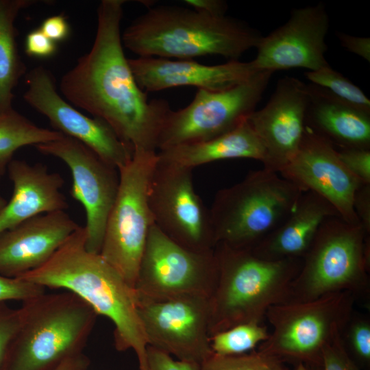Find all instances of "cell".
<instances>
[{
    "instance_id": "6da1fadb",
    "label": "cell",
    "mask_w": 370,
    "mask_h": 370,
    "mask_svg": "<svg viewBox=\"0 0 370 370\" xmlns=\"http://www.w3.org/2000/svg\"><path fill=\"white\" fill-rule=\"evenodd\" d=\"M125 2H100L92 46L63 75L60 90L72 106L106 122L134 151L157 152L159 135L171 108L165 100H149L135 80L121 38Z\"/></svg>"
},
{
    "instance_id": "7a4b0ae2",
    "label": "cell",
    "mask_w": 370,
    "mask_h": 370,
    "mask_svg": "<svg viewBox=\"0 0 370 370\" xmlns=\"http://www.w3.org/2000/svg\"><path fill=\"white\" fill-rule=\"evenodd\" d=\"M86 241V230L79 226L45 264L18 278L79 297L114 323L116 349H132L139 370H148L137 293L99 254L88 251Z\"/></svg>"
},
{
    "instance_id": "3957f363",
    "label": "cell",
    "mask_w": 370,
    "mask_h": 370,
    "mask_svg": "<svg viewBox=\"0 0 370 370\" xmlns=\"http://www.w3.org/2000/svg\"><path fill=\"white\" fill-rule=\"evenodd\" d=\"M261 37L241 20L170 5L148 8L121 34L123 47L138 57L193 60L220 56L229 61L256 48Z\"/></svg>"
},
{
    "instance_id": "277c9868",
    "label": "cell",
    "mask_w": 370,
    "mask_h": 370,
    "mask_svg": "<svg viewBox=\"0 0 370 370\" xmlns=\"http://www.w3.org/2000/svg\"><path fill=\"white\" fill-rule=\"evenodd\" d=\"M218 275L209 297L210 335L236 325L262 323L269 308L290 300L302 258L267 260L251 249L217 243Z\"/></svg>"
},
{
    "instance_id": "5b68a950",
    "label": "cell",
    "mask_w": 370,
    "mask_h": 370,
    "mask_svg": "<svg viewBox=\"0 0 370 370\" xmlns=\"http://www.w3.org/2000/svg\"><path fill=\"white\" fill-rule=\"evenodd\" d=\"M20 326L2 370H55L83 353L97 317L75 294H46L22 302Z\"/></svg>"
},
{
    "instance_id": "8992f818",
    "label": "cell",
    "mask_w": 370,
    "mask_h": 370,
    "mask_svg": "<svg viewBox=\"0 0 370 370\" xmlns=\"http://www.w3.org/2000/svg\"><path fill=\"white\" fill-rule=\"evenodd\" d=\"M302 193L276 172L251 171L214 196L209 210L216 245L253 248L286 218Z\"/></svg>"
},
{
    "instance_id": "52a82bcc",
    "label": "cell",
    "mask_w": 370,
    "mask_h": 370,
    "mask_svg": "<svg viewBox=\"0 0 370 370\" xmlns=\"http://www.w3.org/2000/svg\"><path fill=\"white\" fill-rule=\"evenodd\" d=\"M370 235L338 216L321 225L291 286L289 301L341 291L366 303L370 295Z\"/></svg>"
},
{
    "instance_id": "ba28073f",
    "label": "cell",
    "mask_w": 370,
    "mask_h": 370,
    "mask_svg": "<svg viewBox=\"0 0 370 370\" xmlns=\"http://www.w3.org/2000/svg\"><path fill=\"white\" fill-rule=\"evenodd\" d=\"M157 152L134 150L119 169V186L109 214L99 254L135 288L148 235L154 225L148 201Z\"/></svg>"
},
{
    "instance_id": "9c48e42d",
    "label": "cell",
    "mask_w": 370,
    "mask_h": 370,
    "mask_svg": "<svg viewBox=\"0 0 370 370\" xmlns=\"http://www.w3.org/2000/svg\"><path fill=\"white\" fill-rule=\"evenodd\" d=\"M349 292L328 294L308 301H288L269 308L265 318L272 327L258 350L282 359L321 363L325 346L341 334L354 312Z\"/></svg>"
},
{
    "instance_id": "30bf717a",
    "label": "cell",
    "mask_w": 370,
    "mask_h": 370,
    "mask_svg": "<svg viewBox=\"0 0 370 370\" xmlns=\"http://www.w3.org/2000/svg\"><path fill=\"white\" fill-rule=\"evenodd\" d=\"M273 73L260 71L247 81L225 90L197 89L187 106L168 113L157 151L209 140L236 129L256 110Z\"/></svg>"
},
{
    "instance_id": "8fae6325",
    "label": "cell",
    "mask_w": 370,
    "mask_h": 370,
    "mask_svg": "<svg viewBox=\"0 0 370 370\" xmlns=\"http://www.w3.org/2000/svg\"><path fill=\"white\" fill-rule=\"evenodd\" d=\"M192 169L162 161L157 156L149 186L153 223L165 236L195 251L216 246L210 210L195 192Z\"/></svg>"
},
{
    "instance_id": "7c38bea8",
    "label": "cell",
    "mask_w": 370,
    "mask_h": 370,
    "mask_svg": "<svg viewBox=\"0 0 370 370\" xmlns=\"http://www.w3.org/2000/svg\"><path fill=\"white\" fill-rule=\"evenodd\" d=\"M218 275L214 250L195 251L171 240L153 225L139 265L140 297L162 299L184 295L210 297Z\"/></svg>"
},
{
    "instance_id": "4fadbf2b",
    "label": "cell",
    "mask_w": 370,
    "mask_h": 370,
    "mask_svg": "<svg viewBox=\"0 0 370 370\" xmlns=\"http://www.w3.org/2000/svg\"><path fill=\"white\" fill-rule=\"evenodd\" d=\"M138 298L147 344L177 360L200 365L213 352L210 341L209 297L184 295Z\"/></svg>"
},
{
    "instance_id": "5bb4252c",
    "label": "cell",
    "mask_w": 370,
    "mask_h": 370,
    "mask_svg": "<svg viewBox=\"0 0 370 370\" xmlns=\"http://www.w3.org/2000/svg\"><path fill=\"white\" fill-rule=\"evenodd\" d=\"M42 154L59 158L71 171V197L86 213V247L99 254L106 222L119 186L117 168L107 163L88 147L71 137L34 146Z\"/></svg>"
},
{
    "instance_id": "9a60e30c",
    "label": "cell",
    "mask_w": 370,
    "mask_h": 370,
    "mask_svg": "<svg viewBox=\"0 0 370 370\" xmlns=\"http://www.w3.org/2000/svg\"><path fill=\"white\" fill-rule=\"evenodd\" d=\"M25 78L24 100L45 116L54 130L79 141L118 170L131 160L134 149L103 120L86 116L64 99L48 69L36 66Z\"/></svg>"
},
{
    "instance_id": "2e32d148",
    "label": "cell",
    "mask_w": 370,
    "mask_h": 370,
    "mask_svg": "<svg viewBox=\"0 0 370 370\" xmlns=\"http://www.w3.org/2000/svg\"><path fill=\"white\" fill-rule=\"evenodd\" d=\"M329 16L323 3L295 9L282 25L262 36L252 60L259 71L318 70L330 65L325 54Z\"/></svg>"
},
{
    "instance_id": "e0dca14e",
    "label": "cell",
    "mask_w": 370,
    "mask_h": 370,
    "mask_svg": "<svg viewBox=\"0 0 370 370\" xmlns=\"http://www.w3.org/2000/svg\"><path fill=\"white\" fill-rule=\"evenodd\" d=\"M278 173L303 193L323 197L344 221L360 224L352 202L356 190L365 184L347 169L336 149L308 127L297 153Z\"/></svg>"
},
{
    "instance_id": "ac0fdd59",
    "label": "cell",
    "mask_w": 370,
    "mask_h": 370,
    "mask_svg": "<svg viewBox=\"0 0 370 370\" xmlns=\"http://www.w3.org/2000/svg\"><path fill=\"white\" fill-rule=\"evenodd\" d=\"M307 84L293 77L279 79L266 105L247 121L265 150L263 168L279 173L295 156L306 129Z\"/></svg>"
},
{
    "instance_id": "d6986e66",
    "label": "cell",
    "mask_w": 370,
    "mask_h": 370,
    "mask_svg": "<svg viewBox=\"0 0 370 370\" xmlns=\"http://www.w3.org/2000/svg\"><path fill=\"white\" fill-rule=\"evenodd\" d=\"M128 62L136 82L146 92L178 86L222 90L242 84L260 71L252 60L205 65L193 60L138 57L128 59Z\"/></svg>"
},
{
    "instance_id": "ffe728a7",
    "label": "cell",
    "mask_w": 370,
    "mask_h": 370,
    "mask_svg": "<svg viewBox=\"0 0 370 370\" xmlns=\"http://www.w3.org/2000/svg\"><path fill=\"white\" fill-rule=\"evenodd\" d=\"M79 227L64 210H58L1 232L0 275L18 278L40 267Z\"/></svg>"
},
{
    "instance_id": "44dd1931",
    "label": "cell",
    "mask_w": 370,
    "mask_h": 370,
    "mask_svg": "<svg viewBox=\"0 0 370 370\" xmlns=\"http://www.w3.org/2000/svg\"><path fill=\"white\" fill-rule=\"evenodd\" d=\"M6 171L13 190L0 212V233L35 216L68 208L61 191L64 179L46 165L13 159Z\"/></svg>"
},
{
    "instance_id": "7402d4cb",
    "label": "cell",
    "mask_w": 370,
    "mask_h": 370,
    "mask_svg": "<svg viewBox=\"0 0 370 370\" xmlns=\"http://www.w3.org/2000/svg\"><path fill=\"white\" fill-rule=\"evenodd\" d=\"M306 126L335 149H370V112L312 84H307Z\"/></svg>"
},
{
    "instance_id": "603a6c76",
    "label": "cell",
    "mask_w": 370,
    "mask_h": 370,
    "mask_svg": "<svg viewBox=\"0 0 370 370\" xmlns=\"http://www.w3.org/2000/svg\"><path fill=\"white\" fill-rule=\"evenodd\" d=\"M334 216L340 217L326 199L304 192L286 218L251 250L267 260L303 258L322 223Z\"/></svg>"
},
{
    "instance_id": "cb8c5ba5",
    "label": "cell",
    "mask_w": 370,
    "mask_h": 370,
    "mask_svg": "<svg viewBox=\"0 0 370 370\" xmlns=\"http://www.w3.org/2000/svg\"><path fill=\"white\" fill-rule=\"evenodd\" d=\"M159 160L193 169L221 160H265L264 148L247 119L234 130L215 138L183 144L157 151Z\"/></svg>"
},
{
    "instance_id": "d4e9b609",
    "label": "cell",
    "mask_w": 370,
    "mask_h": 370,
    "mask_svg": "<svg viewBox=\"0 0 370 370\" xmlns=\"http://www.w3.org/2000/svg\"><path fill=\"white\" fill-rule=\"evenodd\" d=\"M37 0H0V115L12 110L14 90L26 74L17 47L15 22L19 13Z\"/></svg>"
},
{
    "instance_id": "484cf974",
    "label": "cell",
    "mask_w": 370,
    "mask_h": 370,
    "mask_svg": "<svg viewBox=\"0 0 370 370\" xmlns=\"http://www.w3.org/2000/svg\"><path fill=\"white\" fill-rule=\"evenodd\" d=\"M60 132L36 125L13 109L0 115V176L7 171L14 154L21 147L61 138Z\"/></svg>"
},
{
    "instance_id": "4316f807",
    "label": "cell",
    "mask_w": 370,
    "mask_h": 370,
    "mask_svg": "<svg viewBox=\"0 0 370 370\" xmlns=\"http://www.w3.org/2000/svg\"><path fill=\"white\" fill-rule=\"evenodd\" d=\"M269 335L267 326L262 323H241L212 335L210 347L219 355L247 354L265 341Z\"/></svg>"
},
{
    "instance_id": "83f0119b",
    "label": "cell",
    "mask_w": 370,
    "mask_h": 370,
    "mask_svg": "<svg viewBox=\"0 0 370 370\" xmlns=\"http://www.w3.org/2000/svg\"><path fill=\"white\" fill-rule=\"evenodd\" d=\"M311 84L319 86L341 100L370 112V100L363 91L330 65L305 73Z\"/></svg>"
},
{
    "instance_id": "f1b7e54d",
    "label": "cell",
    "mask_w": 370,
    "mask_h": 370,
    "mask_svg": "<svg viewBox=\"0 0 370 370\" xmlns=\"http://www.w3.org/2000/svg\"><path fill=\"white\" fill-rule=\"evenodd\" d=\"M199 370L287 369L282 359L258 350L231 356H223L212 353L199 365Z\"/></svg>"
},
{
    "instance_id": "f546056e",
    "label": "cell",
    "mask_w": 370,
    "mask_h": 370,
    "mask_svg": "<svg viewBox=\"0 0 370 370\" xmlns=\"http://www.w3.org/2000/svg\"><path fill=\"white\" fill-rule=\"evenodd\" d=\"M341 338L345 348H348L360 362H370V319L355 311L345 326Z\"/></svg>"
},
{
    "instance_id": "4dcf8cb0",
    "label": "cell",
    "mask_w": 370,
    "mask_h": 370,
    "mask_svg": "<svg viewBox=\"0 0 370 370\" xmlns=\"http://www.w3.org/2000/svg\"><path fill=\"white\" fill-rule=\"evenodd\" d=\"M45 288L20 278L0 275V302H22L43 294Z\"/></svg>"
},
{
    "instance_id": "1f68e13d",
    "label": "cell",
    "mask_w": 370,
    "mask_h": 370,
    "mask_svg": "<svg viewBox=\"0 0 370 370\" xmlns=\"http://www.w3.org/2000/svg\"><path fill=\"white\" fill-rule=\"evenodd\" d=\"M20 308H13L7 302H0V370L3 369L7 354L20 326Z\"/></svg>"
},
{
    "instance_id": "d6a6232c",
    "label": "cell",
    "mask_w": 370,
    "mask_h": 370,
    "mask_svg": "<svg viewBox=\"0 0 370 370\" xmlns=\"http://www.w3.org/2000/svg\"><path fill=\"white\" fill-rule=\"evenodd\" d=\"M323 370H360L346 350L341 334L323 348L321 354Z\"/></svg>"
},
{
    "instance_id": "836d02e7",
    "label": "cell",
    "mask_w": 370,
    "mask_h": 370,
    "mask_svg": "<svg viewBox=\"0 0 370 370\" xmlns=\"http://www.w3.org/2000/svg\"><path fill=\"white\" fill-rule=\"evenodd\" d=\"M336 151L341 161L352 174L362 183L370 184V149L343 148L337 149Z\"/></svg>"
},
{
    "instance_id": "e575fe53",
    "label": "cell",
    "mask_w": 370,
    "mask_h": 370,
    "mask_svg": "<svg viewBox=\"0 0 370 370\" xmlns=\"http://www.w3.org/2000/svg\"><path fill=\"white\" fill-rule=\"evenodd\" d=\"M148 370H199V365L174 360L172 356L162 351L148 345L147 348Z\"/></svg>"
},
{
    "instance_id": "d590c367",
    "label": "cell",
    "mask_w": 370,
    "mask_h": 370,
    "mask_svg": "<svg viewBox=\"0 0 370 370\" xmlns=\"http://www.w3.org/2000/svg\"><path fill=\"white\" fill-rule=\"evenodd\" d=\"M57 49V43L48 38L40 28L30 31L25 37V51L30 57L48 58L54 56Z\"/></svg>"
},
{
    "instance_id": "8d00e7d4",
    "label": "cell",
    "mask_w": 370,
    "mask_h": 370,
    "mask_svg": "<svg viewBox=\"0 0 370 370\" xmlns=\"http://www.w3.org/2000/svg\"><path fill=\"white\" fill-rule=\"evenodd\" d=\"M352 206L360 225L370 235V184H362L356 190Z\"/></svg>"
},
{
    "instance_id": "74e56055",
    "label": "cell",
    "mask_w": 370,
    "mask_h": 370,
    "mask_svg": "<svg viewBox=\"0 0 370 370\" xmlns=\"http://www.w3.org/2000/svg\"><path fill=\"white\" fill-rule=\"evenodd\" d=\"M39 28L48 38L56 43L65 40L71 32L70 25L63 14L53 15L46 18Z\"/></svg>"
},
{
    "instance_id": "f35d334b",
    "label": "cell",
    "mask_w": 370,
    "mask_h": 370,
    "mask_svg": "<svg viewBox=\"0 0 370 370\" xmlns=\"http://www.w3.org/2000/svg\"><path fill=\"white\" fill-rule=\"evenodd\" d=\"M342 46L349 51L370 62V38L338 32L337 34Z\"/></svg>"
},
{
    "instance_id": "ab89813d",
    "label": "cell",
    "mask_w": 370,
    "mask_h": 370,
    "mask_svg": "<svg viewBox=\"0 0 370 370\" xmlns=\"http://www.w3.org/2000/svg\"><path fill=\"white\" fill-rule=\"evenodd\" d=\"M188 8L201 14L219 17L225 16L227 4L223 0H185Z\"/></svg>"
},
{
    "instance_id": "60d3db41",
    "label": "cell",
    "mask_w": 370,
    "mask_h": 370,
    "mask_svg": "<svg viewBox=\"0 0 370 370\" xmlns=\"http://www.w3.org/2000/svg\"><path fill=\"white\" fill-rule=\"evenodd\" d=\"M90 364L89 358L82 353L67 359L55 370H86Z\"/></svg>"
},
{
    "instance_id": "b9f144b4",
    "label": "cell",
    "mask_w": 370,
    "mask_h": 370,
    "mask_svg": "<svg viewBox=\"0 0 370 370\" xmlns=\"http://www.w3.org/2000/svg\"><path fill=\"white\" fill-rule=\"evenodd\" d=\"M7 200L0 195V212L7 204Z\"/></svg>"
},
{
    "instance_id": "7bdbcfd3",
    "label": "cell",
    "mask_w": 370,
    "mask_h": 370,
    "mask_svg": "<svg viewBox=\"0 0 370 370\" xmlns=\"http://www.w3.org/2000/svg\"><path fill=\"white\" fill-rule=\"evenodd\" d=\"M295 370H309L304 364L299 363Z\"/></svg>"
},
{
    "instance_id": "ee69618b",
    "label": "cell",
    "mask_w": 370,
    "mask_h": 370,
    "mask_svg": "<svg viewBox=\"0 0 370 370\" xmlns=\"http://www.w3.org/2000/svg\"><path fill=\"white\" fill-rule=\"evenodd\" d=\"M1 177L0 176V179H1Z\"/></svg>"
}]
</instances>
